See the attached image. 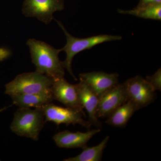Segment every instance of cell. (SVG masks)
<instances>
[{
    "label": "cell",
    "mask_w": 161,
    "mask_h": 161,
    "mask_svg": "<svg viewBox=\"0 0 161 161\" xmlns=\"http://www.w3.org/2000/svg\"><path fill=\"white\" fill-rule=\"evenodd\" d=\"M26 44L29 46L36 71L53 79L64 77L65 68L59 58L61 49H56L45 42L35 39H30Z\"/></svg>",
    "instance_id": "cell-1"
},
{
    "label": "cell",
    "mask_w": 161,
    "mask_h": 161,
    "mask_svg": "<svg viewBox=\"0 0 161 161\" xmlns=\"http://www.w3.org/2000/svg\"><path fill=\"white\" fill-rule=\"evenodd\" d=\"M45 123L43 111L40 108H20L15 112L10 125L12 132L19 136L37 141Z\"/></svg>",
    "instance_id": "cell-2"
},
{
    "label": "cell",
    "mask_w": 161,
    "mask_h": 161,
    "mask_svg": "<svg viewBox=\"0 0 161 161\" xmlns=\"http://www.w3.org/2000/svg\"><path fill=\"white\" fill-rule=\"evenodd\" d=\"M56 21L66 36V44L60 49L61 51L65 52L66 54V59L63 62L64 66L75 80H77V78H75L72 69V61L75 55L85 50L91 49L93 47L101 43L122 39L120 36L109 35H98L86 38L75 37L68 32L62 23L58 20Z\"/></svg>",
    "instance_id": "cell-3"
},
{
    "label": "cell",
    "mask_w": 161,
    "mask_h": 161,
    "mask_svg": "<svg viewBox=\"0 0 161 161\" xmlns=\"http://www.w3.org/2000/svg\"><path fill=\"white\" fill-rule=\"evenodd\" d=\"M53 82L52 78L37 71L23 73L6 84L5 94L11 96L50 92Z\"/></svg>",
    "instance_id": "cell-4"
},
{
    "label": "cell",
    "mask_w": 161,
    "mask_h": 161,
    "mask_svg": "<svg viewBox=\"0 0 161 161\" xmlns=\"http://www.w3.org/2000/svg\"><path fill=\"white\" fill-rule=\"evenodd\" d=\"M123 84L128 101L131 102L137 110L148 106L155 100L156 91L146 79L140 76L130 78Z\"/></svg>",
    "instance_id": "cell-5"
},
{
    "label": "cell",
    "mask_w": 161,
    "mask_h": 161,
    "mask_svg": "<svg viewBox=\"0 0 161 161\" xmlns=\"http://www.w3.org/2000/svg\"><path fill=\"white\" fill-rule=\"evenodd\" d=\"M40 108L43 111L45 122H52L58 126L61 124L79 125L89 130L92 126L88 120L83 118L85 113L78 110L58 106L52 103Z\"/></svg>",
    "instance_id": "cell-6"
},
{
    "label": "cell",
    "mask_w": 161,
    "mask_h": 161,
    "mask_svg": "<svg viewBox=\"0 0 161 161\" xmlns=\"http://www.w3.org/2000/svg\"><path fill=\"white\" fill-rule=\"evenodd\" d=\"M64 9V0H25L23 13L26 17H36L46 24L53 19V14Z\"/></svg>",
    "instance_id": "cell-7"
},
{
    "label": "cell",
    "mask_w": 161,
    "mask_h": 161,
    "mask_svg": "<svg viewBox=\"0 0 161 161\" xmlns=\"http://www.w3.org/2000/svg\"><path fill=\"white\" fill-rule=\"evenodd\" d=\"M51 92L54 100L60 102L67 108L84 113L76 85L69 83L64 77L53 79Z\"/></svg>",
    "instance_id": "cell-8"
},
{
    "label": "cell",
    "mask_w": 161,
    "mask_h": 161,
    "mask_svg": "<svg viewBox=\"0 0 161 161\" xmlns=\"http://www.w3.org/2000/svg\"><path fill=\"white\" fill-rule=\"evenodd\" d=\"M127 101L128 98L123 84L119 83L98 97L97 117L107 118Z\"/></svg>",
    "instance_id": "cell-9"
},
{
    "label": "cell",
    "mask_w": 161,
    "mask_h": 161,
    "mask_svg": "<svg viewBox=\"0 0 161 161\" xmlns=\"http://www.w3.org/2000/svg\"><path fill=\"white\" fill-rule=\"evenodd\" d=\"M80 81L86 84L98 97L119 83L117 73L94 71L79 75Z\"/></svg>",
    "instance_id": "cell-10"
},
{
    "label": "cell",
    "mask_w": 161,
    "mask_h": 161,
    "mask_svg": "<svg viewBox=\"0 0 161 161\" xmlns=\"http://www.w3.org/2000/svg\"><path fill=\"white\" fill-rule=\"evenodd\" d=\"M101 131V129L89 130L86 132H72L64 130L58 132L53 137L55 143L58 147L65 149L85 148L87 143L97 133Z\"/></svg>",
    "instance_id": "cell-11"
},
{
    "label": "cell",
    "mask_w": 161,
    "mask_h": 161,
    "mask_svg": "<svg viewBox=\"0 0 161 161\" xmlns=\"http://www.w3.org/2000/svg\"><path fill=\"white\" fill-rule=\"evenodd\" d=\"M76 85L80 103L88 115V121L92 125L101 129L102 124L98 119L97 115L98 96L83 81H80Z\"/></svg>",
    "instance_id": "cell-12"
},
{
    "label": "cell",
    "mask_w": 161,
    "mask_h": 161,
    "mask_svg": "<svg viewBox=\"0 0 161 161\" xmlns=\"http://www.w3.org/2000/svg\"><path fill=\"white\" fill-rule=\"evenodd\" d=\"M13 104L20 108H40L54 100L51 92L20 94L10 96Z\"/></svg>",
    "instance_id": "cell-13"
},
{
    "label": "cell",
    "mask_w": 161,
    "mask_h": 161,
    "mask_svg": "<svg viewBox=\"0 0 161 161\" xmlns=\"http://www.w3.org/2000/svg\"><path fill=\"white\" fill-rule=\"evenodd\" d=\"M137 111L135 106L128 101L109 115L105 123L117 128H125L130 118Z\"/></svg>",
    "instance_id": "cell-14"
},
{
    "label": "cell",
    "mask_w": 161,
    "mask_h": 161,
    "mask_svg": "<svg viewBox=\"0 0 161 161\" xmlns=\"http://www.w3.org/2000/svg\"><path fill=\"white\" fill-rule=\"evenodd\" d=\"M108 136L103 140L95 147H87L83 148V150L80 154L63 160L64 161H100L102 160L104 150L107 147L109 140Z\"/></svg>",
    "instance_id": "cell-15"
},
{
    "label": "cell",
    "mask_w": 161,
    "mask_h": 161,
    "mask_svg": "<svg viewBox=\"0 0 161 161\" xmlns=\"http://www.w3.org/2000/svg\"><path fill=\"white\" fill-rule=\"evenodd\" d=\"M119 13L132 15L143 19L161 20V3L136 7L129 10L119 9Z\"/></svg>",
    "instance_id": "cell-16"
},
{
    "label": "cell",
    "mask_w": 161,
    "mask_h": 161,
    "mask_svg": "<svg viewBox=\"0 0 161 161\" xmlns=\"http://www.w3.org/2000/svg\"><path fill=\"white\" fill-rule=\"evenodd\" d=\"M146 80L151 85L155 91L161 90V69H159L151 76H147Z\"/></svg>",
    "instance_id": "cell-17"
},
{
    "label": "cell",
    "mask_w": 161,
    "mask_h": 161,
    "mask_svg": "<svg viewBox=\"0 0 161 161\" xmlns=\"http://www.w3.org/2000/svg\"><path fill=\"white\" fill-rule=\"evenodd\" d=\"M161 3V0H140L137 7H142L151 4Z\"/></svg>",
    "instance_id": "cell-18"
},
{
    "label": "cell",
    "mask_w": 161,
    "mask_h": 161,
    "mask_svg": "<svg viewBox=\"0 0 161 161\" xmlns=\"http://www.w3.org/2000/svg\"><path fill=\"white\" fill-rule=\"evenodd\" d=\"M9 107H4V108H3L0 109V112H3V111H4V110L7 109L8 108H9Z\"/></svg>",
    "instance_id": "cell-19"
}]
</instances>
